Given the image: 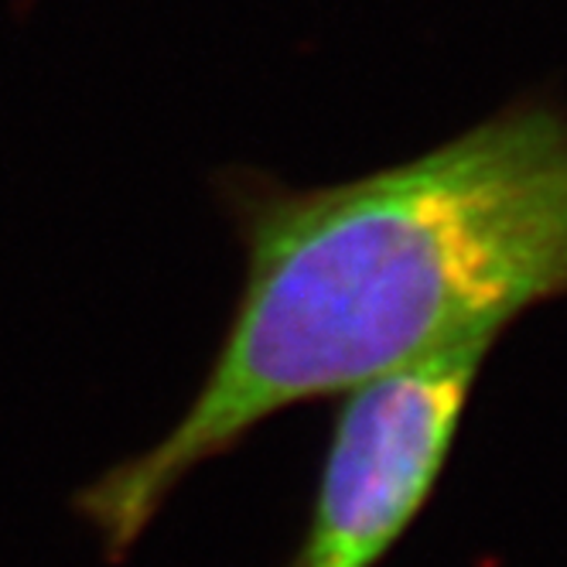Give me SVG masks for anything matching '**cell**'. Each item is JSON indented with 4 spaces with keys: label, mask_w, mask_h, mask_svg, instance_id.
Returning a JSON list of instances; mask_svg holds the SVG:
<instances>
[{
    "label": "cell",
    "mask_w": 567,
    "mask_h": 567,
    "mask_svg": "<svg viewBox=\"0 0 567 567\" xmlns=\"http://www.w3.org/2000/svg\"><path fill=\"white\" fill-rule=\"evenodd\" d=\"M247 280L216 362L154 449L75 509L127 557L185 482L295 403L346 393L567 295V113L519 106L367 178L229 175Z\"/></svg>",
    "instance_id": "6da1fadb"
},
{
    "label": "cell",
    "mask_w": 567,
    "mask_h": 567,
    "mask_svg": "<svg viewBox=\"0 0 567 567\" xmlns=\"http://www.w3.org/2000/svg\"><path fill=\"white\" fill-rule=\"evenodd\" d=\"M496 336H468L346 390L298 550L284 567H377L449 462Z\"/></svg>",
    "instance_id": "7a4b0ae2"
}]
</instances>
